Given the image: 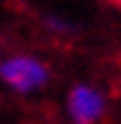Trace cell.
Returning a JSON list of instances; mask_svg holds the SVG:
<instances>
[{"instance_id":"1","label":"cell","mask_w":121,"mask_h":124,"mask_svg":"<svg viewBox=\"0 0 121 124\" xmlns=\"http://www.w3.org/2000/svg\"><path fill=\"white\" fill-rule=\"evenodd\" d=\"M67 108L75 124H94L105 113V97L92 86H75L70 92Z\"/></svg>"},{"instance_id":"2","label":"cell","mask_w":121,"mask_h":124,"mask_svg":"<svg viewBox=\"0 0 121 124\" xmlns=\"http://www.w3.org/2000/svg\"><path fill=\"white\" fill-rule=\"evenodd\" d=\"M3 78L8 84H14L16 89L22 92H30L35 86H40L46 81V68L35 59H27V57H16V59H8L3 65Z\"/></svg>"},{"instance_id":"3","label":"cell","mask_w":121,"mask_h":124,"mask_svg":"<svg viewBox=\"0 0 121 124\" xmlns=\"http://www.w3.org/2000/svg\"><path fill=\"white\" fill-rule=\"evenodd\" d=\"M118 3H121V0H118Z\"/></svg>"}]
</instances>
